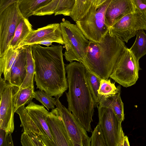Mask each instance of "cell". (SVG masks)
Segmentation results:
<instances>
[{
	"mask_svg": "<svg viewBox=\"0 0 146 146\" xmlns=\"http://www.w3.org/2000/svg\"><path fill=\"white\" fill-rule=\"evenodd\" d=\"M31 45L36 88L59 98L68 88L62 46L52 45L44 47L39 44Z\"/></svg>",
	"mask_w": 146,
	"mask_h": 146,
	"instance_id": "6da1fadb",
	"label": "cell"
},
{
	"mask_svg": "<svg viewBox=\"0 0 146 146\" xmlns=\"http://www.w3.org/2000/svg\"><path fill=\"white\" fill-rule=\"evenodd\" d=\"M65 69L68 88L66 92L68 109L87 131L92 132L91 124L95 106L86 78V68L80 62H72L66 65Z\"/></svg>",
	"mask_w": 146,
	"mask_h": 146,
	"instance_id": "7a4b0ae2",
	"label": "cell"
},
{
	"mask_svg": "<svg viewBox=\"0 0 146 146\" xmlns=\"http://www.w3.org/2000/svg\"><path fill=\"white\" fill-rule=\"evenodd\" d=\"M127 48L124 42L108 32L100 42L89 40L80 62L101 79H108L119 57Z\"/></svg>",
	"mask_w": 146,
	"mask_h": 146,
	"instance_id": "3957f363",
	"label": "cell"
},
{
	"mask_svg": "<svg viewBox=\"0 0 146 146\" xmlns=\"http://www.w3.org/2000/svg\"><path fill=\"white\" fill-rule=\"evenodd\" d=\"M111 0H108L98 9L92 5L88 12L76 24L89 40L100 42L109 31L105 16L107 9Z\"/></svg>",
	"mask_w": 146,
	"mask_h": 146,
	"instance_id": "277c9868",
	"label": "cell"
},
{
	"mask_svg": "<svg viewBox=\"0 0 146 146\" xmlns=\"http://www.w3.org/2000/svg\"><path fill=\"white\" fill-rule=\"evenodd\" d=\"M66 50L63 55L68 62H80L85 56L89 40L76 24L63 19L60 23Z\"/></svg>",
	"mask_w": 146,
	"mask_h": 146,
	"instance_id": "5b68a950",
	"label": "cell"
},
{
	"mask_svg": "<svg viewBox=\"0 0 146 146\" xmlns=\"http://www.w3.org/2000/svg\"><path fill=\"white\" fill-rule=\"evenodd\" d=\"M140 69L139 61L127 48L119 57L110 78L120 85L128 87L135 84Z\"/></svg>",
	"mask_w": 146,
	"mask_h": 146,
	"instance_id": "8992f818",
	"label": "cell"
},
{
	"mask_svg": "<svg viewBox=\"0 0 146 146\" xmlns=\"http://www.w3.org/2000/svg\"><path fill=\"white\" fill-rule=\"evenodd\" d=\"M141 29L146 30V13L136 10L125 15L109 27L108 33L127 43Z\"/></svg>",
	"mask_w": 146,
	"mask_h": 146,
	"instance_id": "52a82bcc",
	"label": "cell"
},
{
	"mask_svg": "<svg viewBox=\"0 0 146 146\" xmlns=\"http://www.w3.org/2000/svg\"><path fill=\"white\" fill-rule=\"evenodd\" d=\"M23 17L17 2L8 6L0 13V56L9 48L15 30Z\"/></svg>",
	"mask_w": 146,
	"mask_h": 146,
	"instance_id": "ba28073f",
	"label": "cell"
},
{
	"mask_svg": "<svg viewBox=\"0 0 146 146\" xmlns=\"http://www.w3.org/2000/svg\"><path fill=\"white\" fill-rule=\"evenodd\" d=\"M98 111V123L106 139L108 146H121L125 135L121 122L113 110L106 107H97Z\"/></svg>",
	"mask_w": 146,
	"mask_h": 146,
	"instance_id": "9c48e42d",
	"label": "cell"
},
{
	"mask_svg": "<svg viewBox=\"0 0 146 146\" xmlns=\"http://www.w3.org/2000/svg\"><path fill=\"white\" fill-rule=\"evenodd\" d=\"M56 98L55 106L62 119L73 146H90V138L83 125L68 108Z\"/></svg>",
	"mask_w": 146,
	"mask_h": 146,
	"instance_id": "30bf717a",
	"label": "cell"
},
{
	"mask_svg": "<svg viewBox=\"0 0 146 146\" xmlns=\"http://www.w3.org/2000/svg\"><path fill=\"white\" fill-rule=\"evenodd\" d=\"M13 88V85L7 81L4 90L0 93V128L7 134L12 133L14 130Z\"/></svg>",
	"mask_w": 146,
	"mask_h": 146,
	"instance_id": "8fae6325",
	"label": "cell"
},
{
	"mask_svg": "<svg viewBox=\"0 0 146 146\" xmlns=\"http://www.w3.org/2000/svg\"><path fill=\"white\" fill-rule=\"evenodd\" d=\"M47 41L64 44L60 24H50L33 30L20 43L18 48Z\"/></svg>",
	"mask_w": 146,
	"mask_h": 146,
	"instance_id": "7c38bea8",
	"label": "cell"
},
{
	"mask_svg": "<svg viewBox=\"0 0 146 146\" xmlns=\"http://www.w3.org/2000/svg\"><path fill=\"white\" fill-rule=\"evenodd\" d=\"M46 121L56 146H73L56 107L49 112Z\"/></svg>",
	"mask_w": 146,
	"mask_h": 146,
	"instance_id": "4fadbf2b",
	"label": "cell"
},
{
	"mask_svg": "<svg viewBox=\"0 0 146 146\" xmlns=\"http://www.w3.org/2000/svg\"><path fill=\"white\" fill-rule=\"evenodd\" d=\"M136 10L131 0H111L106 12V23L109 28L123 17Z\"/></svg>",
	"mask_w": 146,
	"mask_h": 146,
	"instance_id": "5bb4252c",
	"label": "cell"
},
{
	"mask_svg": "<svg viewBox=\"0 0 146 146\" xmlns=\"http://www.w3.org/2000/svg\"><path fill=\"white\" fill-rule=\"evenodd\" d=\"M28 113L43 134L56 146L47 125L46 118L49 113L43 105L31 102L26 107Z\"/></svg>",
	"mask_w": 146,
	"mask_h": 146,
	"instance_id": "9a60e30c",
	"label": "cell"
},
{
	"mask_svg": "<svg viewBox=\"0 0 146 146\" xmlns=\"http://www.w3.org/2000/svg\"><path fill=\"white\" fill-rule=\"evenodd\" d=\"M19 48V52L11 68L8 81L12 85L19 88L25 78L27 66L25 46Z\"/></svg>",
	"mask_w": 146,
	"mask_h": 146,
	"instance_id": "2e32d148",
	"label": "cell"
},
{
	"mask_svg": "<svg viewBox=\"0 0 146 146\" xmlns=\"http://www.w3.org/2000/svg\"><path fill=\"white\" fill-rule=\"evenodd\" d=\"M15 113L19 115L21 121L20 126L23 127L22 130L23 132L26 133H34L40 138L45 146H54L51 141L43 134L30 117L25 105L20 106Z\"/></svg>",
	"mask_w": 146,
	"mask_h": 146,
	"instance_id": "e0dca14e",
	"label": "cell"
},
{
	"mask_svg": "<svg viewBox=\"0 0 146 146\" xmlns=\"http://www.w3.org/2000/svg\"><path fill=\"white\" fill-rule=\"evenodd\" d=\"M121 89L115 94L100 98L98 106L111 109L119 120L122 122L124 119L123 104L121 97Z\"/></svg>",
	"mask_w": 146,
	"mask_h": 146,
	"instance_id": "ac0fdd59",
	"label": "cell"
},
{
	"mask_svg": "<svg viewBox=\"0 0 146 146\" xmlns=\"http://www.w3.org/2000/svg\"><path fill=\"white\" fill-rule=\"evenodd\" d=\"M33 30L28 19L23 17L15 30L9 48L12 47L15 49L18 48L20 43Z\"/></svg>",
	"mask_w": 146,
	"mask_h": 146,
	"instance_id": "d6986e66",
	"label": "cell"
},
{
	"mask_svg": "<svg viewBox=\"0 0 146 146\" xmlns=\"http://www.w3.org/2000/svg\"><path fill=\"white\" fill-rule=\"evenodd\" d=\"M20 48L14 49L9 47L6 52L0 56V76L3 74L4 79L8 81L11 68L19 52Z\"/></svg>",
	"mask_w": 146,
	"mask_h": 146,
	"instance_id": "ffe728a7",
	"label": "cell"
},
{
	"mask_svg": "<svg viewBox=\"0 0 146 146\" xmlns=\"http://www.w3.org/2000/svg\"><path fill=\"white\" fill-rule=\"evenodd\" d=\"M34 87L29 86L20 89L13 86V102L15 112L20 106L29 104L33 98Z\"/></svg>",
	"mask_w": 146,
	"mask_h": 146,
	"instance_id": "44dd1931",
	"label": "cell"
},
{
	"mask_svg": "<svg viewBox=\"0 0 146 146\" xmlns=\"http://www.w3.org/2000/svg\"><path fill=\"white\" fill-rule=\"evenodd\" d=\"M52 0H19V9L23 17L27 18L33 15L38 9L49 4Z\"/></svg>",
	"mask_w": 146,
	"mask_h": 146,
	"instance_id": "7402d4cb",
	"label": "cell"
},
{
	"mask_svg": "<svg viewBox=\"0 0 146 146\" xmlns=\"http://www.w3.org/2000/svg\"><path fill=\"white\" fill-rule=\"evenodd\" d=\"M26 52V72L25 79L19 88L20 89L29 86L34 87L33 80L35 72L34 61L32 52L31 45L25 46Z\"/></svg>",
	"mask_w": 146,
	"mask_h": 146,
	"instance_id": "603a6c76",
	"label": "cell"
},
{
	"mask_svg": "<svg viewBox=\"0 0 146 146\" xmlns=\"http://www.w3.org/2000/svg\"><path fill=\"white\" fill-rule=\"evenodd\" d=\"M135 41L129 48L137 61L146 54V34L143 30H139L136 34Z\"/></svg>",
	"mask_w": 146,
	"mask_h": 146,
	"instance_id": "cb8c5ba5",
	"label": "cell"
},
{
	"mask_svg": "<svg viewBox=\"0 0 146 146\" xmlns=\"http://www.w3.org/2000/svg\"><path fill=\"white\" fill-rule=\"evenodd\" d=\"M92 5L91 0H75L70 17L75 22L80 20L87 14Z\"/></svg>",
	"mask_w": 146,
	"mask_h": 146,
	"instance_id": "d4e9b609",
	"label": "cell"
},
{
	"mask_svg": "<svg viewBox=\"0 0 146 146\" xmlns=\"http://www.w3.org/2000/svg\"><path fill=\"white\" fill-rule=\"evenodd\" d=\"M86 76L87 81L94 102L95 106L97 107L98 105L100 100L98 90L102 79L91 73L86 68Z\"/></svg>",
	"mask_w": 146,
	"mask_h": 146,
	"instance_id": "484cf974",
	"label": "cell"
},
{
	"mask_svg": "<svg viewBox=\"0 0 146 146\" xmlns=\"http://www.w3.org/2000/svg\"><path fill=\"white\" fill-rule=\"evenodd\" d=\"M120 85L116 87L115 83L111 82L110 79H102L98 90L100 99L102 97H108L116 94L121 89Z\"/></svg>",
	"mask_w": 146,
	"mask_h": 146,
	"instance_id": "4316f807",
	"label": "cell"
},
{
	"mask_svg": "<svg viewBox=\"0 0 146 146\" xmlns=\"http://www.w3.org/2000/svg\"><path fill=\"white\" fill-rule=\"evenodd\" d=\"M33 98L39 102L48 110L55 108L56 98H52L44 91L39 90L34 91Z\"/></svg>",
	"mask_w": 146,
	"mask_h": 146,
	"instance_id": "83f0119b",
	"label": "cell"
},
{
	"mask_svg": "<svg viewBox=\"0 0 146 146\" xmlns=\"http://www.w3.org/2000/svg\"><path fill=\"white\" fill-rule=\"evenodd\" d=\"M90 138L91 146H108L105 135L99 123L92 132Z\"/></svg>",
	"mask_w": 146,
	"mask_h": 146,
	"instance_id": "f1b7e54d",
	"label": "cell"
},
{
	"mask_svg": "<svg viewBox=\"0 0 146 146\" xmlns=\"http://www.w3.org/2000/svg\"><path fill=\"white\" fill-rule=\"evenodd\" d=\"M75 0H59L55 10L54 15L70 16Z\"/></svg>",
	"mask_w": 146,
	"mask_h": 146,
	"instance_id": "f546056e",
	"label": "cell"
},
{
	"mask_svg": "<svg viewBox=\"0 0 146 146\" xmlns=\"http://www.w3.org/2000/svg\"><path fill=\"white\" fill-rule=\"evenodd\" d=\"M23 146H45L40 138L36 134L23 132L21 139Z\"/></svg>",
	"mask_w": 146,
	"mask_h": 146,
	"instance_id": "4dcf8cb0",
	"label": "cell"
},
{
	"mask_svg": "<svg viewBox=\"0 0 146 146\" xmlns=\"http://www.w3.org/2000/svg\"><path fill=\"white\" fill-rule=\"evenodd\" d=\"M59 0H52L48 5L38 9L33 14V15L43 16L54 14V11Z\"/></svg>",
	"mask_w": 146,
	"mask_h": 146,
	"instance_id": "1f68e13d",
	"label": "cell"
},
{
	"mask_svg": "<svg viewBox=\"0 0 146 146\" xmlns=\"http://www.w3.org/2000/svg\"><path fill=\"white\" fill-rule=\"evenodd\" d=\"M11 133L7 134L5 131L0 128V146H13Z\"/></svg>",
	"mask_w": 146,
	"mask_h": 146,
	"instance_id": "d6a6232c",
	"label": "cell"
},
{
	"mask_svg": "<svg viewBox=\"0 0 146 146\" xmlns=\"http://www.w3.org/2000/svg\"><path fill=\"white\" fill-rule=\"evenodd\" d=\"M136 10L146 13V0H131Z\"/></svg>",
	"mask_w": 146,
	"mask_h": 146,
	"instance_id": "836d02e7",
	"label": "cell"
},
{
	"mask_svg": "<svg viewBox=\"0 0 146 146\" xmlns=\"http://www.w3.org/2000/svg\"><path fill=\"white\" fill-rule=\"evenodd\" d=\"M19 0H0V13L10 5L17 2Z\"/></svg>",
	"mask_w": 146,
	"mask_h": 146,
	"instance_id": "e575fe53",
	"label": "cell"
},
{
	"mask_svg": "<svg viewBox=\"0 0 146 146\" xmlns=\"http://www.w3.org/2000/svg\"><path fill=\"white\" fill-rule=\"evenodd\" d=\"M129 146V143L128 140V137L126 135H124L122 138L121 146Z\"/></svg>",
	"mask_w": 146,
	"mask_h": 146,
	"instance_id": "d590c367",
	"label": "cell"
},
{
	"mask_svg": "<svg viewBox=\"0 0 146 146\" xmlns=\"http://www.w3.org/2000/svg\"><path fill=\"white\" fill-rule=\"evenodd\" d=\"M52 42L50 41H42L38 42L37 44L45 45L48 47L52 45Z\"/></svg>",
	"mask_w": 146,
	"mask_h": 146,
	"instance_id": "8d00e7d4",
	"label": "cell"
},
{
	"mask_svg": "<svg viewBox=\"0 0 146 146\" xmlns=\"http://www.w3.org/2000/svg\"><path fill=\"white\" fill-rule=\"evenodd\" d=\"M108 0H98L96 5V9H98L100 6Z\"/></svg>",
	"mask_w": 146,
	"mask_h": 146,
	"instance_id": "74e56055",
	"label": "cell"
},
{
	"mask_svg": "<svg viewBox=\"0 0 146 146\" xmlns=\"http://www.w3.org/2000/svg\"><path fill=\"white\" fill-rule=\"evenodd\" d=\"M98 0H91L92 4L95 5L96 6V3Z\"/></svg>",
	"mask_w": 146,
	"mask_h": 146,
	"instance_id": "f35d334b",
	"label": "cell"
}]
</instances>
